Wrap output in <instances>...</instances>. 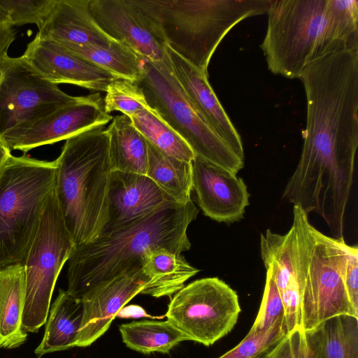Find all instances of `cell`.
Instances as JSON below:
<instances>
[{
    "label": "cell",
    "mask_w": 358,
    "mask_h": 358,
    "mask_svg": "<svg viewBox=\"0 0 358 358\" xmlns=\"http://www.w3.org/2000/svg\"><path fill=\"white\" fill-rule=\"evenodd\" d=\"M306 99L303 143L296 172L321 187L354 174L358 147V48L308 65L298 77Z\"/></svg>",
    "instance_id": "cell-1"
},
{
    "label": "cell",
    "mask_w": 358,
    "mask_h": 358,
    "mask_svg": "<svg viewBox=\"0 0 358 358\" xmlns=\"http://www.w3.org/2000/svg\"><path fill=\"white\" fill-rule=\"evenodd\" d=\"M199 213L191 200L166 204L94 240L76 245L68 260L67 292L81 299L90 289L136 268L145 256L164 248L180 255L189 250L187 231Z\"/></svg>",
    "instance_id": "cell-2"
},
{
    "label": "cell",
    "mask_w": 358,
    "mask_h": 358,
    "mask_svg": "<svg viewBox=\"0 0 358 358\" xmlns=\"http://www.w3.org/2000/svg\"><path fill=\"white\" fill-rule=\"evenodd\" d=\"M260 45L268 70L298 78L311 63L358 48V1L271 0Z\"/></svg>",
    "instance_id": "cell-3"
},
{
    "label": "cell",
    "mask_w": 358,
    "mask_h": 358,
    "mask_svg": "<svg viewBox=\"0 0 358 358\" xmlns=\"http://www.w3.org/2000/svg\"><path fill=\"white\" fill-rule=\"evenodd\" d=\"M103 126L65 140L55 162V194L76 245L96 238L106 219L112 169L108 136Z\"/></svg>",
    "instance_id": "cell-4"
},
{
    "label": "cell",
    "mask_w": 358,
    "mask_h": 358,
    "mask_svg": "<svg viewBox=\"0 0 358 358\" xmlns=\"http://www.w3.org/2000/svg\"><path fill=\"white\" fill-rule=\"evenodd\" d=\"M157 24L166 44L208 75L221 41L242 20L267 13L271 0H134Z\"/></svg>",
    "instance_id": "cell-5"
},
{
    "label": "cell",
    "mask_w": 358,
    "mask_h": 358,
    "mask_svg": "<svg viewBox=\"0 0 358 358\" xmlns=\"http://www.w3.org/2000/svg\"><path fill=\"white\" fill-rule=\"evenodd\" d=\"M296 266L301 291V328L317 329L326 320L342 315L358 318L348 295L342 267L348 244L332 238L309 222L298 206L293 207Z\"/></svg>",
    "instance_id": "cell-6"
},
{
    "label": "cell",
    "mask_w": 358,
    "mask_h": 358,
    "mask_svg": "<svg viewBox=\"0 0 358 358\" xmlns=\"http://www.w3.org/2000/svg\"><path fill=\"white\" fill-rule=\"evenodd\" d=\"M55 162L11 155L0 177V268L24 264L55 189Z\"/></svg>",
    "instance_id": "cell-7"
},
{
    "label": "cell",
    "mask_w": 358,
    "mask_h": 358,
    "mask_svg": "<svg viewBox=\"0 0 358 358\" xmlns=\"http://www.w3.org/2000/svg\"><path fill=\"white\" fill-rule=\"evenodd\" d=\"M167 55V54H166ZM135 83L146 103L189 146L194 155L233 173L244 166L238 156L199 116L173 75L168 56L163 62L143 59Z\"/></svg>",
    "instance_id": "cell-8"
},
{
    "label": "cell",
    "mask_w": 358,
    "mask_h": 358,
    "mask_svg": "<svg viewBox=\"0 0 358 358\" xmlns=\"http://www.w3.org/2000/svg\"><path fill=\"white\" fill-rule=\"evenodd\" d=\"M75 246L53 190L24 263L25 302L22 329L27 334L37 332L46 322L57 278Z\"/></svg>",
    "instance_id": "cell-9"
},
{
    "label": "cell",
    "mask_w": 358,
    "mask_h": 358,
    "mask_svg": "<svg viewBox=\"0 0 358 358\" xmlns=\"http://www.w3.org/2000/svg\"><path fill=\"white\" fill-rule=\"evenodd\" d=\"M241 312L236 292L211 277L196 280L177 292L166 317L189 341L210 346L231 331Z\"/></svg>",
    "instance_id": "cell-10"
},
{
    "label": "cell",
    "mask_w": 358,
    "mask_h": 358,
    "mask_svg": "<svg viewBox=\"0 0 358 358\" xmlns=\"http://www.w3.org/2000/svg\"><path fill=\"white\" fill-rule=\"evenodd\" d=\"M82 96L64 92L22 55L0 58V137L35 122Z\"/></svg>",
    "instance_id": "cell-11"
},
{
    "label": "cell",
    "mask_w": 358,
    "mask_h": 358,
    "mask_svg": "<svg viewBox=\"0 0 358 358\" xmlns=\"http://www.w3.org/2000/svg\"><path fill=\"white\" fill-rule=\"evenodd\" d=\"M113 119L104 108L99 93L82 96L73 103L60 108L35 122L3 134L0 139L11 150L26 153L52 144L87 130L104 126Z\"/></svg>",
    "instance_id": "cell-12"
},
{
    "label": "cell",
    "mask_w": 358,
    "mask_h": 358,
    "mask_svg": "<svg viewBox=\"0 0 358 358\" xmlns=\"http://www.w3.org/2000/svg\"><path fill=\"white\" fill-rule=\"evenodd\" d=\"M90 8L96 24L111 38L143 58L165 60L166 44L159 28L134 0H90Z\"/></svg>",
    "instance_id": "cell-13"
},
{
    "label": "cell",
    "mask_w": 358,
    "mask_h": 358,
    "mask_svg": "<svg viewBox=\"0 0 358 358\" xmlns=\"http://www.w3.org/2000/svg\"><path fill=\"white\" fill-rule=\"evenodd\" d=\"M22 56L44 78L56 85L66 83L106 92L108 85L119 79L59 43L37 35Z\"/></svg>",
    "instance_id": "cell-14"
},
{
    "label": "cell",
    "mask_w": 358,
    "mask_h": 358,
    "mask_svg": "<svg viewBox=\"0 0 358 358\" xmlns=\"http://www.w3.org/2000/svg\"><path fill=\"white\" fill-rule=\"evenodd\" d=\"M191 164L192 187L203 214L227 224L241 220L250 197L243 180L196 156Z\"/></svg>",
    "instance_id": "cell-15"
},
{
    "label": "cell",
    "mask_w": 358,
    "mask_h": 358,
    "mask_svg": "<svg viewBox=\"0 0 358 358\" xmlns=\"http://www.w3.org/2000/svg\"><path fill=\"white\" fill-rule=\"evenodd\" d=\"M148 281L141 268L124 273L88 291L80 299L83 320L76 347H88L110 327L120 310Z\"/></svg>",
    "instance_id": "cell-16"
},
{
    "label": "cell",
    "mask_w": 358,
    "mask_h": 358,
    "mask_svg": "<svg viewBox=\"0 0 358 358\" xmlns=\"http://www.w3.org/2000/svg\"><path fill=\"white\" fill-rule=\"evenodd\" d=\"M166 52L171 72L190 106L238 156L245 159L241 136L211 87L208 75L201 72L167 45Z\"/></svg>",
    "instance_id": "cell-17"
},
{
    "label": "cell",
    "mask_w": 358,
    "mask_h": 358,
    "mask_svg": "<svg viewBox=\"0 0 358 358\" xmlns=\"http://www.w3.org/2000/svg\"><path fill=\"white\" fill-rule=\"evenodd\" d=\"M260 254L282 301L287 335L301 328V291L293 228L291 227L285 234L273 232L271 229L262 233Z\"/></svg>",
    "instance_id": "cell-18"
},
{
    "label": "cell",
    "mask_w": 358,
    "mask_h": 358,
    "mask_svg": "<svg viewBox=\"0 0 358 358\" xmlns=\"http://www.w3.org/2000/svg\"><path fill=\"white\" fill-rule=\"evenodd\" d=\"M173 202L146 175L113 171L108 190L106 219L100 234Z\"/></svg>",
    "instance_id": "cell-19"
},
{
    "label": "cell",
    "mask_w": 358,
    "mask_h": 358,
    "mask_svg": "<svg viewBox=\"0 0 358 358\" xmlns=\"http://www.w3.org/2000/svg\"><path fill=\"white\" fill-rule=\"evenodd\" d=\"M90 0H54L37 36L62 44L107 46L115 41L92 17Z\"/></svg>",
    "instance_id": "cell-20"
},
{
    "label": "cell",
    "mask_w": 358,
    "mask_h": 358,
    "mask_svg": "<svg viewBox=\"0 0 358 358\" xmlns=\"http://www.w3.org/2000/svg\"><path fill=\"white\" fill-rule=\"evenodd\" d=\"M24 302V264L0 268V348H15L27 341L22 329Z\"/></svg>",
    "instance_id": "cell-21"
},
{
    "label": "cell",
    "mask_w": 358,
    "mask_h": 358,
    "mask_svg": "<svg viewBox=\"0 0 358 358\" xmlns=\"http://www.w3.org/2000/svg\"><path fill=\"white\" fill-rule=\"evenodd\" d=\"M83 312L81 300L59 289L50 308L45 332L34 350L35 355L40 358L48 353L76 347Z\"/></svg>",
    "instance_id": "cell-22"
},
{
    "label": "cell",
    "mask_w": 358,
    "mask_h": 358,
    "mask_svg": "<svg viewBox=\"0 0 358 358\" xmlns=\"http://www.w3.org/2000/svg\"><path fill=\"white\" fill-rule=\"evenodd\" d=\"M108 136V155L113 171L146 175L148 142L125 115L113 117L105 129Z\"/></svg>",
    "instance_id": "cell-23"
},
{
    "label": "cell",
    "mask_w": 358,
    "mask_h": 358,
    "mask_svg": "<svg viewBox=\"0 0 358 358\" xmlns=\"http://www.w3.org/2000/svg\"><path fill=\"white\" fill-rule=\"evenodd\" d=\"M141 269L148 281L141 294L155 298L176 294L185 286L187 280L199 271L181 254L164 248L156 249L148 254Z\"/></svg>",
    "instance_id": "cell-24"
},
{
    "label": "cell",
    "mask_w": 358,
    "mask_h": 358,
    "mask_svg": "<svg viewBox=\"0 0 358 358\" xmlns=\"http://www.w3.org/2000/svg\"><path fill=\"white\" fill-rule=\"evenodd\" d=\"M147 142L146 176L176 203L186 204L190 201L193 190L191 162L170 156Z\"/></svg>",
    "instance_id": "cell-25"
},
{
    "label": "cell",
    "mask_w": 358,
    "mask_h": 358,
    "mask_svg": "<svg viewBox=\"0 0 358 358\" xmlns=\"http://www.w3.org/2000/svg\"><path fill=\"white\" fill-rule=\"evenodd\" d=\"M119 331L127 348L143 354H166L180 342L189 341L169 320L133 321L119 326Z\"/></svg>",
    "instance_id": "cell-26"
},
{
    "label": "cell",
    "mask_w": 358,
    "mask_h": 358,
    "mask_svg": "<svg viewBox=\"0 0 358 358\" xmlns=\"http://www.w3.org/2000/svg\"><path fill=\"white\" fill-rule=\"evenodd\" d=\"M59 44L120 79L134 83L142 74L144 58L123 43L115 41L107 46Z\"/></svg>",
    "instance_id": "cell-27"
},
{
    "label": "cell",
    "mask_w": 358,
    "mask_h": 358,
    "mask_svg": "<svg viewBox=\"0 0 358 358\" xmlns=\"http://www.w3.org/2000/svg\"><path fill=\"white\" fill-rule=\"evenodd\" d=\"M315 333L322 358H358V318L342 315L322 323Z\"/></svg>",
    "instance_id": "cell-28"
},
{
    "label": "cell",
    "mask_w": 358,
    "mask_h": 358,
    "mask_svg": "<svg viewBox=\"0 0 358 358\" xmlns=\"http://www.w3.org/2000/svg\"><path fill=\"white\" fill-rule=\"evenodd\" d=\"M129 117L145 138L162 152L188 162L194 159L195 155L187 143L150 108Z\"/></svg>",
    "instance_id": "cell-29"
},
{
    "label": "cell",
    "mask_w": 358,
    "mask_h": 358,
    "mask_svg": "<svg viewBox=\"0 0 358 358\" xmlns=\"http://www.w3.org/2000/svg\"><path fill=\"white\" fill-rule=\"evenodd\" d=\"M106 93L103 103L108 114L117 110L130 117L143 109L150 108L140 87L129 80L119 78L113 81Z\"/></svg>",
    "instance_id": "cell-30"
},
{
    "label": "cell",
    "mask_w": 358,
    "mask_h": 358,
    "mask_svg": "<svg viewBox=\"0 0 358 358\" xmlns=\"http://www.w3.org/2000/svg\"><path fill=\"white\" fill-rule=\"evenodd\" d=\"M268 358H322L314 330L299 328L285 335L275 345Z\"/></svg>",
    "instance_id": "cell-31"
},
{
    "label": "cell",
    "mask_w": 358,
    "mask_h": 358,
    "mask_svg": "<svg viewBox=\"0 0 358 358\" xmlns=\"http://www.w3.org/2000/svg\"><path fill=\"white\" fill-rule=\"evenodd\" d=\"M284 319L282 301L270 271L266 269V284L262 303L249 332H264L278 324L284 325Z\"/></svg>",
    "instance_id": "cell-32"
},
{
    "label": "cell",
    "mask_w": 358,
    "mask_h": 358,
    "mask_svg": "<svg viewBox=\"0 0 358 358\" xmlns=\"http://www.w3.org/2000/svg\"><path fill=\"white\" fill-rule=\"evenodd\" d=\"M53 2L54 0H0V6L7 13L13 27L27 24L37 26Z\"/></svg>",
    "instance_id": "cell-33"
},
{
    "label": "cell",
    "mask_w": 358,
    "mask_h": 358,
    "mask_svg": "<svg viewBox=\"0 0 358 358\" xmlns=\"http://www.w3.org/2000/svg\"><path fill=\"white\" fill-rule=\"evenodd\" d=\"M285 335L282 324H278L264 332H248L236 347L219 358H250Z\"/></svg>",
    "instance_id": "cell-34"
},
{
    "label": "cell",
    "mask_w": 358,
    "mask_h": 358,
    "mask_svg": "<svg viewBox=\"0 0 358 358\" xmlns=\"http://www.w3.org/2000/svg\"><path fill=\"white\" fill-rule=\"evenodd\" d=\"M342 278L355 309L358 311V248L348 245L342 267Z\"/></svg>",
    "instance_id": "cell-35"
},
{
    "label": "cell",
    "mask_w": 358,
    "mask_h": 358,
    "mask_svg": "<svg viewBox=\"0 0 358 358\" xmlns=\"http://www.w3.org/2000/svg\"><path fill=\"white\" fill-rule=\"evenodd\" d=\"M16 35L15 29L10 24L7 13L0 6V58L8 54Z\"/></svg>",
    "instance_id": "cell-36"
},
{
    "label": "cell",
    "mask_w": 358,
    "mask_h": 358,
    "mask_svg": "<svg viewBox=\"0 0 358 358\" xmlns=\"http://www.w3.org/2000/svg\"><path fill=\"white\" fill-rule=\"evenodd\" d=\"M117 316L122 318L149 317L142 307L136 305L123 307Z\"/></svg>",
    "instance_id": "cell-37"
},
{
    "label": "cell",
    "mask_w": 358,
    "mask_h": 358,
    "mask_svg": "<svg viewBox=\"0 0 358 358\" xmlns=\"http://www.w3.org/2000/svg\"><path fill=\"white\" fill-rule=\"evenodd\" d=\"M11 155L10 150L7 148L0 139V177Z\"/></svg>",
    "instance_id": "cell-38"
},
{
    "label": "cell",
    "mask_w": 358,
    "mask_h": 358,
    "mask_svg": "<svg viewBox=\"0 0 358 358\" xmlns=\"http://www.w3.org/2000/svg\"><path fill=\"white\" fill-rule=\"evenodd\" d=\"M278 342V341L271 344L270 345L267 346L266 348H265L264 349L261 350L259 352H258L257 355H255V356H253L250 358H268L271 351L272 350V349L273 348V347Z\"/></svg>",
    "instance_id": "cell-39"
}]
</instances>
